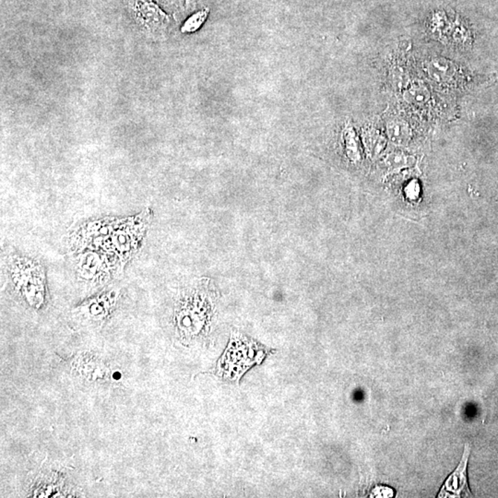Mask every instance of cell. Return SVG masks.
Wrapping results in <instances>:
<instances>
[{"mask_svg":"<svg viewBox=\"0 0 498 498\" xmlns=\"http://www.w3.org/2000/svg\"><path fill=\"white\" fill-rule=\"evenodd\" d=\"M183 293L174 310V326L183 339H196L209 330L214 313V290L209 281H202Z\"/></svg>","mask_w":498,"mask_h":498,"instance_id":"obj_1","label":"cell"},{"mask_svg":"<svg viewBox=\"0 0 498 498\" xmlns=\"http://www.w3.org/2000/svg\"><path fill=\"white\" fill-rule=\"evenodd\" d=\"M8 273L13 286L32 307H42L46 301V272L40 262L22 256H13Z\"/></svg>","mask_w":498,"mask_h":498,"instance_id":"obj_2","label":"cell"},{"mask_svg":"<svg viewBox=\"0 0 498 498\" xmlns=\"http://www.w3.org/2000/svg\"><path fill=\"white\" fill-rule=\"evenodd\" d=\"M270 350L243 335L233 336L223 357L218 363V375L227 380H240L251 366L263 361Z\"/></svg>","mask_w":498,"mask_h":498,"instance_id":"obj_3","label":"cell"},{"mask_svg":"<svg viewBox=\"0 0 498 498\" xmlns=\"http://www.w3.org/2000/svg\"><path fill=\"white\" fill-rule=\"evenodd\" d=\"M150 219V212H142L137 216L119 220L116 224L109 238L106 251L115 254L121 268L138 251Z\"/></svg>","mask_w":498,"mask_h":498,"instance_id":"obj_4","label":"cell"},{"mask_svg":"<svg viewBox=\"0 0 498 498\" xmlns=\"http://www.w3.org/2000/svg\"><path fill=\"white\" fill-rule=\"evenodd\" d=\"M137 22L151 33H161L167 27V14L153 0H127Z\"/></svg>","mask_w":498,"mask_h":498,"instance_id":"obj_5","label":"cell"},{"mask_svg":"<svg viewBox=\"0 0 498 498\" xmlns=\"http://www.w3.org/2000/svg\"><path fill=\"white\" fill-rule=\"evenodd\" d=\"M471 455L470 445L466 444L458 467L445 480L438 497L462 498L473 497L468 485V462Z\"/></svg>","mask_w":498,"mask_h":498,"instance_id":"obj_6","label":"cell"},{"mask_svg":"<svg viewBox=\"0 0 498 498\" xmlns=\"http://www.w3.org/2000/svg\"><path fill=\"white\" fill-rule=\"evenodd\" d=\"M118 291L115 289L104 292L98 296L87 300L80 307L84 317L92 320L106 319L113 308L116 307L118 298Z\"/></svg>","mask_w":498,"mask_h":498,"instance_id":"obj_7","label":"cell"},{"mask_svg":"<svg viewBox=\"0 0 498 498\" xmlns=\"http://www.w3.org/2000/svg\"><path fill=\"white\" fill-rule=\"evenodd\" d=\"M427 72L436 83H448L456 74L453 64L444 58H435L427 64Z\"/></svg>","mask_w":498,"mask_h":498,"instance_id":"obj_8","label":"cell"},{"mask_svg":"<svg viewBox=\"0 0 498 498\" xmlns=\"http://www.w3.org/2000/svg\"><path fill=\"white\" fill-rule=\"evenodd\" d=\"M387 131L390 141L396 144H406L410 138V130L406 121L400 118L387 122Z\"/></svg>","mask_w":498,"mask_h":498,"instance_id":"obj_9","label":"cell"},{"mask_svg":"<svg viewBox=\"0 0 498 498\" xmlns=\"http://www.w3.org/2000/svg\"><path fill=\"white\" fill-rule=\"evenodd\" d=\"M343 139H345V151L348 158L354 162L359 161V146H358V141L354 127L351 125H346L345 129L343 130Z\"/></svg>","mask_w":498,"mask_h":498,"instance_id":"obj_10","label":"cell"},{"mask_svg":"<svg viewBox=\"0 0 498 498\" xmlns=\"http://www.w3.org/2000/svg\"><path fill=\"white\" fill-rule=\"evenodd\" d=\"M364 142L370 155L377 157L385 147V139L378 131L366 130L363 135Z\"/></svg>","mask_w":498,"mask_h":498,"instance_id":"obj_11","label":"cell"},{"mask_svg":"<svg viewBox=\"0 0 498 498\" xmlns=\"http://www.w3.org/2000/svg\"><path fill=\"white\" fill-rule=\"evenodd\" d=\"M209 10L204 8L192 14L188 19L186 20L184 25L181 27L182 34H193L195 32L199 31L204 22L208 18Z\"/></svg>","mask_w":498,"mask_h":498,"instance_id":"obj_12","label":"cell"},{"mask_svg":"<svg viewBox=\"0 0 498 498\" xmlns=\"http://www.w3.org/2000/svg\"><path fill=\"white\" fill-rule=\"evenodd\" d=\"M404 98L409 103L415 106H423L430 98V92L427 87L421 84H415L410 87L404 95Z\"/></svg>","mask_w":498,"mask_h":498,"instance_id":"obj_13","label":"cell"},{"mask_svg":"<svg viewBox=\"0 0 498 498\" xmlns=\"http://www.w3.org/2000/svg\"><path fill=\"white\" fill-rule=\"evenodd\" d=\"M386 162L392 170H400L415 165V160L413 156L407 155L401 151H396L387 156Z\"/></svg>","mask_w":498,"mask_h":498,"instance_id":"obj_14","label":"cell"},{"mask_svg":"<svg viewBox=\"0 0 498 498\" xmlns=\"http://www.w3.org/2000/svg\"><path fill=\"white\" fill-rule=\"evenodd\" d=\"M394 494V490L389 486L377 485L373 488L370 497H393Z\"/></svg>","mask_w":498,"mask_h":498,"instance_id":"obj_15","label":"cell"}]
</instances>
